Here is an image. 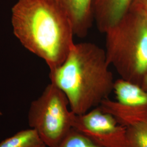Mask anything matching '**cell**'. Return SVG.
<instances>
[{
    "mask_svg": "<svg viewBox=\"0 0 147 147\" xmlns=\"http://www.w3.org/2000/svg\"><path fill=\"white\" fill-rule=\"evenodd\" d=\"M75 115L65 95L51 82L41 95L32 102L28 122L47 147H53L73 128Z\"/></svg>",
    "mask_w": 147,
    "mask_h": 147,
    "instance_id": "cell-4",
    "label": "cell"
},
{
    "mask_svg": "<svg viewBox=\"0 0 147 147\" xmlns=\"http://www.w3.org/2000/svg\"><path fill=\"white\" fill-rule=\"evenodd\" d=\"M53 147H101L80 132L72 129L61 142Z\"/></svg>",
    "mask_w": 147,
    "mask_h": 147,
    "instance_id": "cell-11",
    "label": "cell"
},
{
    "mask_svg": "<svg viewBox=\"0 0 147 147\" xmlns=\"http://www.w3.org/2000/svg\"><path fill=\"white\" fill-rule=\"evenodd\" d=\"M126 147H147V118L126 128Z\"/></svg>",
    "mask_w": 147,
    "mask_h": 147,
    "instance_id": "cell-10",
    "label": "cell"
},
{
    "mask_svg": "<svg viewBox=\"0 0 147 147\" xmlns=\"http://www.w3.org/2000/svg\"><path fill=\"white\" fill-rule=\"evenodd\" d=\"M134 0H92L94 22L105 33L130 11Z\"/></svg>",
    "mask_w": 147,
    "mask_h": 147,
    "instance_id": "cell-7",
    "label": "cell"
},
{
    "mask_svg": "<svg viewBox=\"0 0 147 147\" xmlns=\"http://www.w3.org/2000/svg\"><path fill=\"white\" fill-rule=\"evenodd\" d=\"M117 100L109 98L99 106L126 128L147 118V92L138 84L119 79L114 83Z\"/></svg>",
    "mask_w": 147,
    "mask_h": 147,
    "instance_id": "cell-5",
    "label": "cell"
},
{
    "mask_svg": "<svg viewBox=\"0 0 147 147\" xmlns=\"http://www.w3.org/2000/svg\"><path fill=\"white\" fill-rule=\"evenodd\" d=\"M2 112L0 110V116H2Z\"/></svg>",
    "mask_w": 147,
    "mask_h": 147,
    "instance_id": "cell-14",
    "label": "cell"
},
{
    "mask_svg": "<svg viewBox=\"0 0 147 147\" xmlns=\"http://www.w3.org/2000/svg\"><path fill=\"white\" fill-rule=\"evenodd\" d=\"M142 88L144 90H146L147 92V75L146 76V77L145 78L144 80H143V82L142 83Z\"/></svg>",
    "mask_w": 147,
    "mask_h": 147,
    "instance_id": "cell-13",
    "label": "cell"
},
{
    "mask_svg": "<svg viewBox=\"0 0 147 147\" xmlns=\"http://www.w3.org/2000/svg\"><path fill=\"white\" fill-rule=\"evenodd\" d=\"M72 22L75 35L86 37L94 23L92 0H57Z\"/></svg>",
    "mask_w": 147,
    "mask_h": 147,
    "instance_id": "cell-8",
    "label": "cell"
},
{
    "mask_svg": "<svg viewBox=\"0 0 147 147\" xmlns=\"http://www.w3.org/2000/svg\"><path fill=\"white\" fill-rule=\"evenodd\" d=\"M14 35L50 70L61 65L75 44L73 26L57 0H18L11 8Z\"/></svg>",
    "mask_w": 147,
    "mask_h": 147,
    "instance_id": "cell-1",
    "label": "cell"
},
{
    "mask_svg": "<svg viewBox=\"0 0 147 147\" xmlns=\"http://www.w3.org/2000/svg\"><path fill=\"white\" fill-rule=\"evenodd\" d=\"M131 7L147 13V0H134Z\"/></svg>",
    "mask_w": 147,
    "mask_h": 147,
    "instance_id": "cell-12",
    "label": "cell"
},
{
    "mask_svg": "<svg viewBox=\"0 0 147 147\" xmlns=\"http://www.w3.org/2000/svg\"><path fill=\"white\" fill-rule=\"evenodd\" d=\"M0 147H47L37 132L30 128L16 132L0 142Z\"/></svg>",
    "mask_w": 147,
    "mask_h": 147,
    "instance_id": "cell-9",
    "label": "cell"
},
{
    "mask_svg": "<svg viewBox=\"0 0 147 147\" xmlns=\"http://www.w3.org/2000/svg\"><path fill=\"white\" fill-rule=\"evenodd\" d=\"M110 66L105 49L93 42L75 43L49 76L65 95L71 111L81 115L99 106L113 91L115 81Z\"/></svg>",
    "mask_w": 147,
    "mask_h": 147,
    "instance_id": "cell-2",
    "label": "cell"
},
{
    "mask_svg": "<svg viewBox=\"0 0 147 147\" xmlns=\"http://www.w3.org/2000/svg\"><path fill=\"white\" fill-rule=\"evenodd\" d=\"M105 34L110 65L121 79L141 86L147 75V13L131 8Z\"/></svg>",
    "mask_w": 147,
    "mask_h": 147,
    "instance_id": "cell-3",
    "label": "cell"
},
{
    "mask_svg": "<svg viewBox=\"0 0 147 147\" xmlns=\"http://www.w3.org/2000/svg\"><path fill=\"white\" fill-rule=\"evenodd\" d=\"M73 129L100 147H126V127L99 107L75 115Z\"/></svg>",
    "mask_w": 147,
    "mask_h": 147,
    "instance_id": "cell-6",
    "label": "cell"
}]
</instances>
